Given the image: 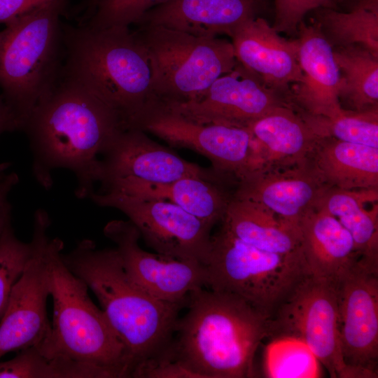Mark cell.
Here are the masks:
<instances>
[{"label": "cell", "mask_w": 378, "mask_h": 378, "mask_svg": "<svg viewBox=\"0 0 378 378\" xmlns=\"http://www.w3.org/2000/svg\"><path fill=\"white\" fill-rule=\"evenodd\" d=\"M124 128L110 107L61 73L22 128L29 142L34 178L49 190L54 170H70L77 181L75 195L90 197L99 182V156Z\"/></svg>", "instance_id": "cell-1"}, {"label": "cell", "mask_w": 378, "mask_h": 378, "mask_svg": "<svg viewBox=\"0 0 378 378\" xmlns=\"http://www.w3.org/2000/svg\"><path fill=\"white\" fill-rule=\"evenodd\" d=\"M185 308L170 348L174 358L198 378L253 377L270 317L235 294L207 288L190 293Z\"/></svg>", "instance_id": "cell-2"}, {"label": "cell", "mask_w": 378, "mask_h": 378, "mask_svg": "<svg viewBox=\"0 0 378 378\" xmlns=\"http://www.w3.org/2000/svg\"><path fill=\"white\" fill-rule=\"evenodd\" d=\"M62 258L95 295L108 322L124 344L131 377L144 363L167 353L179 313L186 304L159 300L125 272L115 248L97 249L85 239Z\"/></svg>", "instance_id": "cell-3"}, {"label": "cell", "mask_w": 378, "mask_h": 378, "mask_svg": "<svg viewBox=\"0 0 378 378\" xmlns=\"http://www.w3.org/2000/svg\"><path fill=\"white\" fill-rule=\"evenodd\" d=\"M62 74L110 107L125 128L155 104L147 50L130 27L63 24Z\"/></svg>", "instance_id": "cell-4"}, {"label": "cell", "mask_w": 378, "mask_h": 378, "mask_svg": "<svg viewBox=\"0 0 378 378\" xmlns=\"http://www.w3.org/2000/svg\"><path fill=\"white\" fill-rule=\"evenodd\" d=\"M63 241L48 244L50 296L53 303L52 332L42 350L61 355L106 372L109 378L131 377L127 349L102 309L92 301L85 283L62 258Z\"/></svg>", "instance_id": "cell-5"}, {"label": "cell", "mask_w": 378, "mask_h": 378, "mask_svg": "<svg viewBox=\"0 0 378 378\" xmlns=\"http://www.w3.org/2000/svg\"><path fill=\"white\" fill-rule=\"evenodd\" d=\"M68 0H54L6 23L0 31V94L22 128L57 81L64 58Z\"/></svg>", "instance_id": "cell-6"}, {"label": "cell", "mask_w": 378, "mask_h": 378, "mask_svg": "<svg viewBox=\"0 0 378 378\" xmlns=\"http://www.w3.org/2000/svg\"><path fill=\"white\" fill-rule=\"evenodd\" d=\"M206 267L207 288L235 294L270 317L309 274L299 250L288 254L265 251L222 225L211 235Z\"/></svg>", "instance_id": "cell-7"}, {"label": "cell", "mask_w": 378, "mask_h": 378, "mask_svg": "<svg viewBox=\"0 0 378 378\" xmlns=\"http://www.w3.org/2000/svg\"><path fill=\"white\" fill-rule=\"evenodd\" d=\"M135 30L149 55L155 103L195 98L237 64L232 42L161 26Z\"/></svg>", "instance_id": "cell-8"}, {"label": "cell", "mask_w": 378, "mask_h": 378, "mask_svg": "<svg viewBox=\"0 0 378 378\" xmlns=\"http://www.w3.org/2000/svg\"><path fill=\"white\" fill-rule=\"evenodd\" d=\"M279 337L304 342L332 378H363L343 359L336 281L304 276L270 318L269 337Z\"/></svg>", "instance_id": "cell-9"}, {"label": "cell", "mask_w": 378, "mask_h": 378, "mask_svg": "<svg viewBox=\"0 0 378 378\" xmlns=\"http://www.w3.org/2000/svg\"><path fill=\"white\" fill-rule=\"evenodd\" d=\"M48 212L37 209L34 216L32 237L34 253L13 285L0 322V358L10 351L36 346L44 349L52 332L47 313L50 296Z\"/></svg>", "instance_id": "cell-10"}, {"label": "cell", "mask_w": 378, "mask_h": 378, "mask_svg": "<svg viewBox=\"0 0 378 378\" xmlns=\"http://www.w3.org/2000/svg\"><path fill=\"white\" fill-rule=\"evenodd\" d=\"M90 198L99 206L114 208L126 215L140 238L158 253L206 265L212 227L180 206L106 191H94Z\"/></svg>", "instance_id": "cell-11"}, {"label": "cell", "mask_w": 378, "mask_h": 378, "mask_svg": "<svg viewBox=\"0 0 378 378\" xmlns=\"http://www.w3.org/2000/svg\"><path fill=\"white\" fill-rule=\"evenodd\" d=\"M133 127L151 133L171 146L194 150L208 158L217 172L237 182L261 168L255 141L246 127L204 125L188 120L156 105Z\"/></svg>", "instance_id": "cell-12"}, {"label": "cell", "mask_w": 378, "mask_h": 378, "mask_svg": "<svg viewBox=\"0 0 378 378\" xmlns=\"http://www.w3.org/2000/svg\"><path fill=\"white\" fill-rule=\"evenodd\" d=\"M336 282L344 363L363 378L377 377L378 264L360 258Z\"/></svg>", "instance_id": "cell-13"}, {"label": "cell", "mask_w": 378, "mask_h": 378, "mask_svg": "<svg viewBox=\"0 0 378 378\" xmlns=\"http://www.w3.org/2000/svg\"><path fill=\"white\" fill-rule=\"evenodd\" d=\"M289 104L284 94L269 88L237 62L194 99L155 105L204 125L246 127L274 108Z\"/></svg>", "instance_id": "cell-14"}, {"label": "cell", "mask_w": 378, "mask_h": 378, "mask_svg": "<svg viewBox=\"0 0 378 378\" xmlns=\"http://www.w3.org/2000/svg\"><path fill=\"white\" fill-rule=\"evenodd\" d=\"M104 235L115 244L123 268L136 285L153 297L186 304L192 291L207 288L206 265L141 248L140 234L128 220H113L104 227Z\"/></svg>", "instance_id": "cell-15"}, {"label": "cell", "mask_w": 378, "mask_h": 378, "mask_svg": "<svg viewBox=\"0 0 378 378\" xmlns=\"http://www.w3.org/2000/svg\"><path fill=\"white\" fill-rule=\"evenodd\" d=\"M188 176L227 180L213 168L188 162L136 127L122 129L100 158L101 184L118 178L164 183Z\"/></svg>", "instance_id": "cell-16"}, {"label": "cell", "mask_w": 378, "mask_h": 378, "mask_svg": "<svg viewBox=\"0 0 378 378\" xmlns=\"http://www.w3.org/2000/svg\"><path fill=\"white\" fill-rule=\"evenodd\" d=\"M326 186L307 158L293 166L248 173L237 181L232 196L264 206L299 230L301 218L314 208Z\"/></svg>", "instance_id": "cell-17"}, {"label": "cell", "mask_w": 378, "mask_h": 378, "mask_svg": "<svg viewBox=\"0 0 378 378\" xmlns=\"http://www.w3.org/2000/svg\"><path fill=\"white\" fill-rule=\"evenodd\" d=\"M298 33L302 76L290 87L288 101L294 108L309 115H332L343 108L339 99L341 76L333 48L316 23L302 21Z\"/></svg>", "instance_id": "cell-18"}, {"label": "cell", "mask_w": 378, "mask_h": 378, "mask_svg": "<svg viewBox=\"0 0 378 378\" xmlns=\"http://www.w3.org/2000/svg\"><path fill=\"white\" fill-rule=\"evenodd\" d=\"M260 17L243 22L231 36L237 62L267 86L288 96L301 78L297 39L281 37Z\"/></svg>", "instance_id": "cell-19"}, {"label": "cell", "mask_w": 378, "mask_h": 378, "mask_svg": "<svg viewBox=\"0 0 378 378\" xmlns=\"http://www.w3.org/2000/svg\"><path fill=\"white\" fill-rule=\"evenodd\" d=\"M225 180H209L188 176L155 183L135 178H118L101 184L99 192H113L143 199L173 203L211 227L220 223L234 190Z\"/></svg>", "instance_id": "cell-20"}, {"label": "cell", "mask_w": 378, "mask_h": 378, "mask_svg": "<svg viewBox=\"0 0 378 378\" xmlns=\"http://www.w3.org/2000/svg\"><path fill=\"white\" fill-rule=\"evenodd\" d=\"M260 0H169L146 13L137 25L161 26L197 36L231 37L257 16Z\"/></svg>", "instance_id": "cell-21"}, {"label": "cell", "mask_w": 378, "mask_h": 378, "mask_svg": "<svg viewBox=\"0 0 378 378\" xmlns=\"http://www.w3.org/2000/svg\"><path fill=\"white\" fill-rule=\"evenodd\" d=\"M298 229V250L312 276L337 281L360 257L351 234L325 211L311 209Z\"/></svg>", "instance_id": "cell-22"}, {"label": "cell", "mask_w": 378, "mask_h": 378, "mask_svg": "<svg viewBox=\"0 0 378 378\" xmlns=\"http://www.w3.org/2000/svg\"><path fill=\"white\" fill-rule=\"evenodd\" d=\"M246 128L258 148L261 168L293 166L305 161L317 136L290 104L276 106Z\"/></svg>", "instance_id": "cell-23"}, {"label": "cell", "mask_w": 378, "mask_h": 378, "mask_svg": "<svg viewBox=\"0 0 378 378\" xmlns=\"http://www.w3.org/2000/svg\"><path fill=\"white\" fill-rule=\"evenodd\" d=\"M307 160L327 186L378 189V148L319 136Z\"/></svg>", "instance_id": "cell-24"}, {"label": "cell", "mask_w": 378, "mask_h": 378, "mask_svg": "<svg viewBox=\"0 0 378 378\" xmlns=\"http://www.w3.org/2000/svg\"><path fill=\"white\" fill-rule=\"evenodd\" d=\"M220 223L234 237L260 250L288 254L298 249L299 230L258 203L232 196Z\"/></svg>", "instance_id": "cell-25"}, {"label": "cell", "mask_w": 378, "mask_h": 378, "mask_svg": "<svg viewBox=\"0 0 378 378\" xmlns=\"http://www.w3.org/2000/svg\"><path fill=\"white\" fill-rule=\"evenodd\" d=\"M378 189L344 190L326 186L314 208L335 217L351 234L360 258L378 262Z\"/></svg>", "instance_id": "cell-26"}, {"label": "cell", "mask_w": 378, "mask_h": 378, "mask_svg": "<svg viewBox=\"0 0 378 378\" xmlns=\"http://www.w3.org/2000/svg\"><path fill=\"white\" fill-rule=\"evenodd\" d=\"M344 109L363 111L378 107V56L358 44L333 48Z\"/></svg>", "instance_id": "cell-27"}, {"label": "cell", "mask_w": 378, "mask_h": 378, "mask_svg": "<svg viewBox=\"0 0 378 378\" xmlns=\"http://www.w3.org/2000/svg\"><path fill=\"white\" fill-rule=\"evenodd\" d=\"M315 23L332 48L358 44L378 56V0H357L346 13L318 8Z\"/></svg>", "instance_id": "cell-28"}, {"label": "cell", "mask_w": 378, "mask_h": 378, "mask_svg": "<svg viewBox=\"0 0 378 378\" xmlns=\"http://www.w3.org/2000/svg\"><path fill=\"white\" fill-rule=\"evenodd\" d=\"M0 378H109L104 370L61 355H47L31 346L0 362Z\"/></svg>", "instance_id": "cell-29"}, {"label": "cell", "mask_w": 378, "mask_h": 378, "mask_svg": "<svg viewBox=\"0 0 378 378\" xmlns=\"http://www.w3.org/2000/svg\"><path fill=\"white\" fill-rule=\"evenodd\" d=\"M294 109L318 136L378 148V107L363 111L342 108L330 116Z\"/></svg>", "instance_id": "cell-30"}, {"label": "cell", "mask_w": 378, "mask_h": 378, "mask_svg": "<svg viewBox=\"0 0 378 378\" xmlns=\"http://www.w3.org/2000/svg\"><path fill=\"white\" fill-rule=\"evenodd\" d=\"M265 377L316 378L322 377L321 363L302 340L291 337L272 338L264 355Z\"/></svg>", "instance_id": "cell-31"}, {"label": "cell", "mask_w": 378, "mask_h": 378, "mask_svg": "<svg viewBox=\"0 0 378 378\" xmlns=\"http://www.w3.org/2000/svg\"><path fill=\"white\" fill-rule=\"evenodd\" d=\"M169 0H84L78 24L94 29L137 24L147 12Z\"/></svg>", "instance_id": "cell-32"}, {"label": "cell", "mask_w": 378, "mask_h": 378, "mask_svg": "<svg viewBox=\"0 0 378 378\" xmlns=\"http://www.w3.org/2000/svg\"><path fill=\"white\" fill-rule=\"evenodd\" d=\"M36 247L33 237L29 242L20 240L10 224L0 237V318H1L12 290Z\"/></svg>", "instance_id": "cell-33"}, {"label": "cell", "mask_w": 378, "mask_h": 378, "mask_svg": "<svg viewBox=\"0 0 378 378\" xmlns=\"http://www.w3.org/2000/svg\"><path fill=\"white\" fill-rule=\"evenodd\" d=\"M273 28L278 32L293 34L309 11L322 8H335L333 0H274Z\"/></svg>", "instance_id": "cell-34"}, {"label": "cell", "mask_w": 378, "mask_h": 378, "mask_svg": "<svg viewBox=\"0 0 378 378\" xmlns=\"http://www.w3.org/2000/svg\"><path fill=\"white\" fill-rule=\"evenodd\" d=\"M18 182L19 176L15 172L7 173L0 179V237L10 224L11 204L8 197Z\"/></svg>", "instance_id": "cell-35"}, {"label": "cell", "mask_w": 378, "mask_h": 378, "mask_svg": "<svg viewBox=\"0 0 378 378\" xmlns=\"http://www.w3.org/2000/svg\"><path fill=\"white\" fill-rule=\"evenodd\" d=\"M54 0H0V23H7L28 11Z\"/></svg>", "instance_id": "cell-36"}, {"label": "cell", "mask_w": 378, "mask_h": 378, "mask_svg": "<svg viewBox=\"0 0 378 378\" xmlns=\"http://www.w3.org/2000/svg\"><path fill=\"white\" fill-rule=\"evenodd\" d=\"M20 130V123L10 107L0 94V135L6 132Z\"/></svg>", "instance_id": "cell-37"}, {"label": "cell", "mask_w": 378, "mask_h": 378, "mask_svg": "<svg viewBox=\"0 0 378 378\" xmlns=\"http://www.w3.org/2000/svg\"><path fill=\"white\" fill-rule=\"evenodd\" d=\"M10 165L11 164L10 162L0 163V179L7 174L6 172Z\"/></svg>", "instance_id": "cell-38"}, {"label": "cell", "mask_w": 378, "mask_h": 378, "mask_svg": "<svg viewBox=\"0 0 378 378\" xmlns=\"http://www.w3.org/2000/svg\"><path fill=\"white\" fill-rule=\"evenodd\" d=\"M334 1H335V0H333Z\"/></svg>", "instance_id": "cell-39"}]
</instances>
